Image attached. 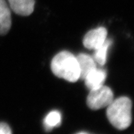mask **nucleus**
Masks as SVG:
<instances>
[{
	"instance_id": "obj_8",
	"label": "nucleus",
	"mask_w": 134,
	"mask_h": 134,
	"mask_svg": "<svg viewBox=\"0 0 134 134\" xmlns=\"http://www.w3.org/2000/svg\"><path fill=\"white\" fill-rule=\"evenodd\" d=\"M11 13L5 0H0V35H5L10 30Z\"/></svg>"
},
{
	"instance_id": "obj_9",
	"label": "nucleus",
	"mask_w": 134,
	"mask_h": 134,
	"mask_svg": "<svg viewBox=\"0 0 134 134\" xmlns=\"http://www.w3.org/2000/svg\"><path fill=\"white\" fill-rule=\"evenodd\" d=\"M111 44H112V41L111 39L107 38L101 46L94 49L93 58L95 62L99 64L100 66H103L106 63L108 50Z\"/></svg>"
},
{
	"instance_id": "obj_10",
	"label": "nucleus",
	"mask_w": 134,
	"mask_h": 134,
	"mask_svg": "<svg viewBox=\"0 0 134 134\" xmlns=\"http://www.w3.org/2000/svg\"><path fill=\"white\" fill-rule=\"evenodd\" d=\"M62 122V115L58 110L50 111L44 119V127L47 131H50L54 127L60 125Z\"/></svg>"
},
{
	"instance_id": "obj_3",
	"label": "nucleus",
	"mask_w": 134,
	"mask_h": 134,
	"mask_svg": "<svg viewBox=\"0 0 134 134\" xmlns=\"http://www.w3.org/2000/svg\"><path fill=\"white\" fill-rule=\"evenodd\" d=\"M114 100V93L110 88L103 85L90 90L86 99L87 105L92 110L107 108Z\"/></svg>"
},
{
	"instance_id": "obj_11",
	"label": "nucleus",
	"mask_w": 134,
	"mask_h": 134,
	"mask_svg": "<svg viewBox=\"0 0 134 134\" xmlns=\"http://www.w3.org/2000/svg\"><path fill=\"white\" fill-rule=\"evenodd\" d=\"M12 131L5 122H0V134H11Z\"/></svg>"
},
{
	"instance_id": "obj_5",
	"label": "nucleus",
	"mask_w": 134,
	"mask_h": 134,
	"mask_svg": "<svg viewBox=\"0 0 134 134\" xmlns=\"http://www.w3.org/2000/svg\"><path fill=\"white\" fill-rule=\"evenodd\" d=\"M107 77V72L105 69H97L92 70L85 77L83 81L88 90L99 88L104 84Z\"/></svg>"
},
{
	"instance_id": "obj_7",
	"label": "nucleus",
	"mask_w": 134,
	"mask_h": 134,
	"mask_svg": "<svg viewBox=\"0 0 134 134\" xmlns=\"http://www.w3.org/2000/svg\"><path fill=\"white\" fill-rule=\"evenodd\" d=\"M11 9L21 16H29L34 10V0H8Z\"/></svg>"
},
{
	"instance_id": "obj_2",
	"label": "nucleus",
	"mask_w": 134,
	"mask_h": 134,
	"mask_svg": "<svg viewBox=\"0 0 134 134\" xmlns=\"http://www.w3.org/2000/svg\"><path fill=\"white\" fill-rule=\"evenodd\" d=\"M132 103L129 98L121 97L113 100L107 107L106 115L109 122L116 129L124 130L131 124Z\"/></svg>"
},
{
	"instance_id": "obj_4",
	"label": "nucleus",
	"mask_w": 134,
	"mask_h": 134,
	"mask_svg": "<svg viewBox=\"0 0 134 134\" xmlns=\"http://www.w3.org/2000/svg\"><path fill=\"white\" fill-rule=\"evenodd\" d=\"M107 36L108 30L104 27H99L90 30L83 37V46L88 49H96L104 43Z\"/></svg>"
},
{
	"instance_id": "obj_1",
	"label": "nucleus",
	"mask_w": 134,
	"mask_h": 134,
	"mask_svg": "<svg viewBox=\"0 0 134 134\" xmlns=\"http://www.w3.org/2000/svg\"><path fill=\"white\" fill-rule=\"evenodd\" d=\"M51 71L59 78L69 82L80 80V71L76 56L67 51H62L55 55L51 63Z\"/></svg>"
},
{
	"instance_id": "obj_6",
	"label": "nucleus",
	"mask_w": 134,
	"mask_h": 134,
	"mask_svg": "<svg viewBox=\"0 0 134 134\" xmlns=\"http://www.w3.org/2000/svg\"><path fill=\"white\" fill-rule=\"evenodd\" d=\"M76 58L80 67V79L83 80L90 71L97 68V62L93 57L86 53H80L77 56H76Z\"/></svg>"
}]
</instances>
